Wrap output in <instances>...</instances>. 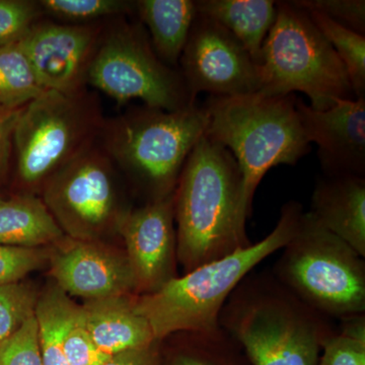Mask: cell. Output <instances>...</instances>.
<instances>
[{
	"label": "cell",
	"instance_id": "obj_23",
	"mask_svg": "<svg viewBox=\"0 0 365 365\" xmlns=\"http://www.w3.org/2000/svg\"><path fill=\"white\" fill-rule=\"evenodd\" d=\"M44 91L19 42L0 47V106L18 111Z\"/></svg>",
	"mask_w": 365,
	"mask_h": 365
},
{
	"label": "cell",
	"instance_id": "obj_7",
	"mask_svg": "<svg viewBox=\"0 0 365 365\" xmlns=\"http://www.w3.org/2000/svg\"><path fill=\"white\" fill-rule=\"evenodd\" d=\"M276 6L277 16L262 50L258 93L273 97L299 91L318 111L355 98L345 66L307 11L289 1Z\"/></svg>",
	"mask_w": 365,
	"mask_h": 365
},
{
	"label": "cell",
	"instance_id": "obj_20",
	"mask_svg": "<svg viewBox=\"0 0 365 365\" xmlns=\"http://www.w3.org/2000/svg\"><path fill=\"white\" fill-rule=\"evenodd\" d=\"M64 232L42 199L23 194L0 200V245L40 248L59 242Z\"/></svg>",
	"mask_w": 365,
	"mask_h": 365
},
{
	"label": "cell",
	"instance_id": "obj_1",
	"mask_svg": "<svg viewBox=\"0 0 365 365\" xmlns=\"http://www.w3.org/2000/svg\"><path fill=\"white\" fill-rule=\"evenodd\" d=\"M178 262L188 273L252 242L235 158L205 134L190 153L174 193Z\"/></svg>",
	"mask_w": 365,
	"mask_h": 365
},
{
	"label": "cell",
	"instance_id": "obj_29",
	"mask_svg": "<svg viewBox=\"0 0 365 365\" xmlns=\"http://www.w3.org/2000/svg\"><path fill=\"white\" fill-rule=\"evenodd\" d=\"M0 365H43L35 314L0 344Z\"/></svg>",
	"mask_w": 365,
	"mask_h": 365
},
{
	"label": "cell",
	"instance_id": "obj_36",
	"mask_svg": "<svg viewBox=\"0 0 365 365\" xmlns=\"http://www.w3.org/2000/svg\"><path fill=\"white\" fill-rule=\"evenodd\" d=\"M160 365H165V362L163 361V357H162V362H160Z\"/></svg>",
	"mask_w": 365,
	"mask_h": 365
},
{
	"label": "cell",
	"instance_id": "obj_32",
	"mask_svg": "<svg viewBox=\"0 0 365 365\" xmlns=\"http://www.w3.org/2000/svg\"><path fill=\"white\" fill-rule=\"evenodd\" d=\"M63 346L69 365H103L111 357L98 347L86 330L81 318V307L67 330Z\"/></svg>",
	"mask_w": 365,
	"mask_h": 365
},
{
	"label": "cell",
	"instance_id": "obj_21",
	"mask_svg": "<svg viewBox=\"0 0 365 365\" xmlns=\"http://www.w3.org/2000/svg\"><path fill=\"white\" fill-rule=\"evenodd\" d=\"M176 335L180 342L163 359L165 365H252L241 346L220 327Z\"/></svg>",
	"mask_w": 365,
	"mask_h": 365
},
{
	"label": "cell",
	"instance_id": "obj_18",
	"mask_svg": "<svg viewBox=\"0 0 365 365\" xmlns=\"http://www.w3.org/2000/svg\"><path fill=\"white\" fill-rule=\"evenodd\" d=\"M135 14L150 36L158 58L168 66L180 58L197 16L193 0H138Z\"/></svg>",
	"mask_w": 365,
	"mask_h": 365
},
{
	"label": "cell",
	"instance_id": "obj_35",
	"mask_svg": "<svg viewBox=\"0 0 365 365\" xmlns=\"http://www.w3.org/2000/svg\"><path fill=\"white\" fill-rule=\"evenodd\" d=\"M6 111H9V110L4 109V108L2 107V106H0V113H4Z\"/></svg>",
	"mask_w": 365,
	"mask_h": 365
},
{
	"label": "cell",
	"instance_id": "obj_28",
	"mask_svg": "<svg viewBox=\"0 0 365 365\" xmlns=\"http://www.w3.org/2000/svg\"><path fill=\"white\" fill-rule=\"evenodd\" d=\"M42 18L35 0H0V47L20 42Z\"/></svg>",
	"mask_w": 365,
	"mask_h": 365
},
{
	"label": "cell",
	"instance_id": "obj_11",
	"mask_svg": "<svg viewBox=\"0 0 365 365\" xmlns=\"http://www.w3.org/2000/svg\"><path fill=\"white\" fill-rule=\"evenodd\" d=\"M190 98L241 97L258 93L261 68L244 46L215 21L197 13L179 61Z\"/></svg>",
	"mask_w": 365,
	"mask_h": 365
},
{
	"label": "cell",
	"instance_id": "obj_9",
	"mask_svg": "<svg viewBox=\"0 0 365 365\" xmlns=\"http://www.w3.org/2000/svg\"><path fill=\"white\" fill-rule=\"evenodd\" d=\"M88 85L120 104L137 98L143 105L165 111L196 104L180 71L155 54L143 24L126 16L106 23L88 71Z\"/></svg>",
	"mask_w": 365,
	"mask_h": 365
},
{
	"label": "cell",
	"instance_id": "obj_3",
	"mask_svg": "<svg viewBox=\"0 0 365 365\" xmlns=\"http://www.w3.org/2000/svg\"><path fill=\"white\" fill-rule=\"evenodd\" d=\"M302 212L299 202L289 201L281 208L276 227L262 241L178 276L158 292L135 297L137 311L148 319L155 340L218 328L228 297L258 264L289 242Z\"/></svg>",
	"mask_w": 365,
	"mask_h": 365
},
{
	"label": "cell",
	"instance_id": "obj_16",
	"mask_svg": "<svg viewBox=\"0 0 365 365\" xmlns=\"http://www.w3.org/2000/svg\"><path fill=\"white\" fill-rule=\"evenodd\" d=\"M309 212L365 258V177L319 178Z\"/></svg>",
	"mask_w": 365,
	"mask_h": 365
},
{
	"label": "cell",
	"instance_id": "obj_14",
	"mask_svg": "<svg viewBox=\"0 0 365 365\" xmlns=\"http://www.w3.org/2000/svg\"><path fill=\"white\" fill-rule=\"evenodd\" d=\"M297 109L309 143L318 145L324 176H365V98L318 111L297 98Z\"/></svg>",
	"mask_w": 365,
	"mask_h": 365
},
{
	"label": "cell",
	"instance_id": "obj_19",
	"mask_svg": "<svg viewBox=\"0 0 365 365\" xmlns=\"http://www.w3.org/2000/svg\"><path fill=\"white\" fill-rule=\"evenodd\" d=\"M197 13L215 21L239 41L260 66L262 50L277 16L272 0H199Z\"/></svg>",
	"mask_w": 365,
	"mask_h": 365
},
{
	"label": "cell",
	"instance_id": "obj_31",
	"mask_svg": "<svg viewBox=\"0 0 365 365\" xmlns=\"http://www.w3.org/2000/svg\"><path fill=\"white\" fill-rule=\"evenodd\" d=\"M292 6L324 14L340 25L364 35V0H297Z\"/></svg>",
	"mask_w": 365,
	"mask_h": 365
},
{
	"label": "cell",
	"instance_id": "obj_22",
	"mask_svg": "<svg viewBox=\"0 0 365 365\" xmlns=\"http://www.w3.org/2000/svg\"><path fill=\"white\" fill-rule=\"evenodd\" d=\"M78 311V304L57 285L48 288L38 299L35 316L43 365H69L64 353V337Z\"/></svg>",
	"mask_w": 365,
	"mask_h": 365
},
{
	"label": "cell",
	"instance_id": "obj_27",
	"mask_svg": "<svg viewBox=\"0 0 365 365\" xmlns=\"http://www.w3.org/2000/svg\"><path fill=\"white\" fill-rule=\"evenodd\" d=\"M37 292L24 283L0 285V344L35 314Z\"/></svg>",
	"mask_w": 365,
	"mask_h": 365
},
{
	"label": "cell",
	"instance_id": "obj_8",
	"mask_svg": "<svg viewBox=\"0 0 365 365\" xmlns=\"http://www.w3.org/2000/svg\"><path fill=\"white\" fill-rule=\"evenodd\" d=\"M106 118L98 95L45 91L21 108L14 131L16 176L34 194L98 140Z\"/></svg>",
	"mask_w": 365,
	"mask_h": 365
},
{
	"label": "cell",
	"instance_id": "obj_15",
	"mask_svg": "<svg viewBox=\"0 0 365 365\" xmlns=\"http://www.w3.org/2000/svg\"><path fill=\"white\" fill-rule=\"evenodd\" d=\"M51 256V273L66 294L88 300L136 292L126 254H116L93 241L73 240Z\"/></svg>",
	"mask_w": 365,
	"mask_h": 365
},
{
	"label": "cell",
	"instance_id": "obj_5",
	"mask_svg": "<svg viewBox=\"0 0 365 365\" xmlns=\"http://www.w3.org/2000/svg\"><path fill=\"white\" fill-rule=\"evenodd\" d=\"M208 122L207 109L197 103L178 111L138 106L105 119L98 141L115 167L145 190L151 202L175 193Z\"/></svg>",
	"mask_w": 365,
	"mask_h": 365
},
{
	"label": "cell",
	"instance_id": "obj_33",
	"mask_svg": "<svg viewBox=\"0 0 365 365\" xmlns=\"http://www.w3.org/2000/svg\"><path fill=\"white\" fill-rule=\"evenodd\" d=\"M18 111L0 113V175L6 174L13 158L14 131Z\"/></svg>",
	"mask_w": 365,
	"mask_h": 365
},
{
	"label": "cell",
	"instance_id": "obj_13",
	"mask_svg": "<svg viewBox=\"0 0 365 365\" xmlns=\"http://www.w3.org/2000/svg\"><path fill=\"white\" fill-rule=\"evenodd\" d=\"M174 194L132 209L120 223L139 295L158 292L178 277Z\"/></svg>",
	"mask_w": 365,
	"mask_h": 365
},
{
	"label": "cell",
	"instance_id": "obj_26",
	"mask_svg": "<svg viewBox=\"0 0 365 365\" xmlns=\"http://www.w3.org/2000/svg\"><path fill=\"white\" fill-rule=\"evenodd\" d=\"M318 365H365V314L343 319L324 344Z\"/></svg>",
	"mask_w": 365,
	"mask_h": 365
},
{
	"label": "cell",
	"instance_id": "obj_25",
	"mask_svg": "<svg viewBox=\"0 0 365 365\" xmlns=\"http://www.w3.org/2000/svg\"><path fill=\"white\" fill-rule=\"evenodd\" d=\"M45 18L66 25H91L135 14L128 0H39Z\"/></svg>",
	"mask_w": 365,
	"mask_h": 365
},
{
	"label": "cell",
	"instance_id": "obj_30",
	"mask_svg": "<svg viewBox=\"0 0 365 365\" xmlns=\"http://www.w3.org/2000/svg\"><path fill=\"white\" fill-rule=\"evenodd\" d=\"M51 256V252L45 247L21 248L0 245V285L19 282L29 273L44 266Z\"/></svg>",
	"mask_w": 365,
	"mask_h": 365
},
{
	"label": "cell",
	"instance_id": "obj_17",
	"mask_svg": "<svg viewBox=\"0 0 365 365\" xmlns=\"http://www.w3.org/2000/svg\"><path fill=\"white\" fill-rule=\"evenodd\" d=\"M81 312L91 338L110 356L158 342L148 319L137 311L135 295L88 300Z\"/></svg>",
	"mask_w": 365,
	"mask_h": 365
},
{
	"label": "cell",
	"instance_id": "obj_12",
	"mask_svg": "<svg viewBox=\"0 0 365 365\" xmlns=\"http://www.w3.org/2000/svg\"><path fill=\"white\" fill-rule=\"evenodd\" d=\"M108 21L66 25L42 18L19 42L45 91L76 95L88 90V76Z\"/></svg>",
	"mask_w": 365,
	"mask_h": 365
},
{
	"label": "cell",
	"instance_id": "obj_2",
	"mask_svg": "<svg viewBox=\"0 0 365 365\" xmlns=\"http://www.w3.org/2000/svg\"><path fill=\"white\" fill-rule=\"evenodd\" d=\"M274 277L252 271L228 297L218 325L234 338L252 365H318L336 329Z\"/></svg>",
	"mask_w": 365,
	"mask_h": 365
},
{
	"label": "cell",
	"instance_id": "obj_4",
	"mask_svg": "<svg viewBox=\"0 0 365 365\" xmlns=\"http://www.w3.org/2000/svg\"><path fill=\"white\" fill-rule=\"evenodd\" d=\"M297 96L209 97L205 135L235 158L242 174V208L251 216L255 192L269 170L294 165L309 151Z\"/></svg>",
	"mask_w": 365,
	"mask_h": 365
},
{
	"label": "cell",
	"instance_id": "obj_6",
	"mask_svg": "<svg viewBox=\"0 0 365 365\" xmlns=\"http://www.w3.org/2000/svg\"><path fill=\"white\" fill-rule=\"evenodd\" d=\"M282 250L271 272L304 304L341 321L365 314L364 257L309 211Z\"/></svg>",
	"mask_w": 365,
	"mask_h": 365
},
{
	"label": "cell",
	"instance_id": "obj_24",
	"mask_svg": "<svg viewBox=\"0 0 365 365\" xmlns=\"http://www.w3.org/2000/svg\"><path fill=\"white\" fill-rule=\"evenodd\" d=\"M307 14L345 66L355 98H365V35L336 23L324 14L316 11Z\"/></svg>",
	"mask_w": 365,
	"mask_h": 365
},
{
	"label": "cell",
	"instance_id": "obj_10",
	"mask_svg": "<svg viewBox=\"0 0 365 365\" xmlns=\"http://www.w3.org/2000/svg\"><path fill=\"white\" fill-rule=\"evenodd\" d=\"M116 170L97 140L45 182L42 200L63 232L93 241L119 230L132 209L122 207Z\"/></svg>",
	"mask_w": 365,
	"mask_h": 365
},
{
	"label": "cell",
	"instance_id": "obj_34",
	"mask_svg": "<svg viewBox=\"0 0 365 365\" xmlns=\"http://www.w3.org/2000/svg\"><path fill=\"white\" fill-rule=\"evenodd\" d=\"M160 342L153 343L141 349L129 350L113 355L103 365H160Z\"/></svg>",
	"mask_w": 365,
	"mask_h": 365
}]
</instances>
